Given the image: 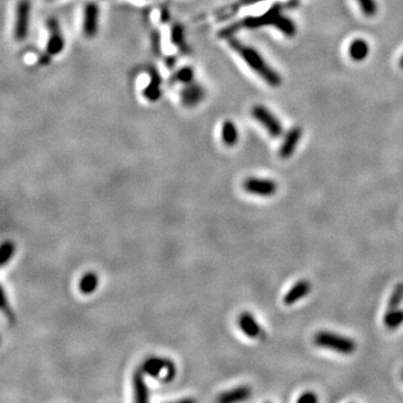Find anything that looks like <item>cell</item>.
<instances>
[{
  "mask_svg": "<svg viewBox=\"0 0 403 403\" xmlns=\"http://www.w3.org/2000/svg\"><path fill=\"white\" fill-rule=\"evenodd\" d=\"M228 45H230V47L232 49H234V51L243 58L244 62L255 72V73L259 76H261L264 82L271 85L273 88L280 87L282 83L280 74L278 73L277 71L273 70L272 67L264 61V58L258 51H255L252 47L246 46V45L241 43L240 40H237L235 38H230V40H228Z\"/></svg>",
  "mask_w": 403,
  "mask_h": 403,
  "instance_id": "obj_1",
  "label": "cell"
},
{
  "mask_svg": "<svg viewBox=\"0 0 403 403\" xmlns=\"http://www.w3.org/2000/svg\"><path fill=\"white\" fill-rule=\"evenodd\" d=\"M299 4V0H288L286 2H277L275 4H272V7L269 9L268 11H266L262 15L260 16H253V17H246L243 20H240L233 24L231 26L226 27L225 29H223L219 36L221 37H231V36L239 31L241 29L244 28H259V27L266 26V25H273L276 26V24L279 20V18L282 16V12L287 9H294Z\"/></svg>",
  "mask_w": 403,
  "mask_h": 403,
  "instance_id": "obj_2",
  "label": "cell"
},
{
  "mask_svg": "<svg viewBox=\"0 0 403 403\" xmlns=\"http://www.w3.org/2000/svg\"><path fill=\"white\" fill-rule=\"evenodd\" d=\"M313 343L318 347L330 349L343 355H349L356 349V344L352 338L327 330L318 331L313 337Z\"/></svg>",
  "mask_w": 403,
  "mask_h": 403,
  "instance_id": "obj_3",
  "label": "cell"
},
{
  "mask_svg": "<svg viewBox=\"0 0 403 403\" xmlns=\"http://www.w3.org/2000/svg\"><path fill=\"white\" fill-rule=\"evenodd\" d=\"M141 370L145 372L146 375H149L151 378L160 379L161 372L166 371L168 375V382H172L176 376V365L175 363L166 357H159V356H151L142 363Z\"/></svg>",
  "mask_w": 403,
  "mask_h": 403,
  "instance_id": "obj_4",
  "label": "cell"
},
{
  "mask_svg": "<svg viewBox=\"0 0 403 403\" xmlns=\"http://www.w3.org/2000/svg\"><path fill=\"white\" fill-rule=\"evenodd\" d=\"M251 114H252L254 120H257L259 123L262 124V127L267 130L271 137L279 138L282 136L284 128H282L281 122L266 106L260 104L254 105L251 110Z\"/></svg>",
  "mask_w": 403,
  "mask_h": 403,
  "instance_id": "obj_5",
  "label": "cell"
},
{
  "mask_svg": "<svg viewBox=\"0 0 403 403\" xmlns=\"http://www.w3.org/2000/svg\"><path fill=\"white\" fill-rule=\"evenodd\" d=\"M30 2L29 0H19L16 6L15 26H13V36L16 40L21 42L26 39L29 30L30 21Z\"/></svg>",
  "mask_w": 403,
  "mask_h": 403,
  "instance_id": "obj_6",
  "label": "cell"
},
{
  "mask_svg": "<svg viewBox=\"0 0 403 403\" xmlns=\"http://www.w3.org/2000/svg\"><path fill=\"white\" fill-rule=\"evenodd\" d=\"M49 37L46 45V53L48 55L56 56L64 51L65 39L62 34L60 22L55 18H49L46 22Z\"/></svg>",
  "mask_w": 403,
  "mask_h": 403,
  "instance_id": "obj_7",
  "label": "cell"
},
{
  "mask_svg": "<svg viewBox=\"0 0 403 403\" xmlns=\"http://www.w3.org/2000/svg\"><path fill=\"white\" fill-rule=\"evenodd\" d=\"M243 188L249 194L269 197L276 194L278 186L277 183L272 179L249 177L244 181Z\"/></svg>",
  "mask_w": 403,
  "mask_h": 403,
  "instance_id": "obj_8",
  "label": "cell"
},
{
  "mask_svg": "<svg viewBox=\"0 0 403 403\" xmlns=\"http://www.w3.org/2000/svg\"><path fill=\"white\" fill-rule=\"evenodd\" d=\"M237 325L242 333L248 336L250 338H259L263 334L262 327L259 325V322L255 319L252 313L248 311L242 312L237 318Z\"/></svg>",
  "mask_w": 403,
  "mask_h": 403,
  "instance_id": "obj_9",
  "label": "cell"
},
{
  "mask_svg": "<svg viewBox=\"0 0 403 403\" xmlns=\"http://www.w3.org/2000/svg\"><path fill=\"white\" fill-rule=\"evenodd\" d=\"M99 7L96 2H88L84 8L83 33L88 38H92L98 31Z\"/></svg>",
  "mask_w": 403,
  "mask_h": 403,
  "instance_id": "obj_10",
  "label": "cell"
},
{
  "mask_svg": "<svg viewBox=\"0 0 403 403\" xmlns=\"http://www.w3.org/2000/svg\"><path fill=\"white\" fill-rule=\"evenodd\" d=\"M302 130L300 127L291 128L285 136L284 142L279 149V156L282 159L290 158L294 155L296 148L298 147V143L302 139Z\"/></svg>",
  "mask_w": 403,
  "mask_h": 403,
  "instance_id": "obj_11",
  "label": "cell"
},
{
  "mask_svg": "<svg viewBox=\"0 0 403 403\" xmlns=\"http://www.w3.org/2000/svg\"><path fill=\"white\" fill-rule=\"evenodd\" d=\"M205 97V90L200 84L192 82L185 84L181 92V101L185 106L192 107L199 104Z\"/></svg>",
  "mask_w": 403,
  "mask_h": 403,
  "instance_id": "obj_12",
  "label": "cell"
},
{
  "mask_svg": "<svg viewBox=\"0 0 403 403\" xmlns=\"http://www.w3.org/2000/svg\"><path fill=\"white\" fill-rule=\"evenodd\" d=\"M145 372L139 367L133 372L132 375V385L134 391V401L138 403H146L149 401V390L145 381Z\"/></svg>",
  "mask_w": 403,
  "mask_h": 403,
  "instance_id": "obj_13",
  "label": "cell"
},
{
  "mask_svg": "<svg viewBox=\"0 0 403 403\" xmlns=\"http://www.w3.org/2000/svg\"><path fill=\"white\" fill-rule=\"evenodd\" d=\"M311 285L308 280H300L291 287L288 293L285 295L284 297V303L287 306H291L295 302H299L300 299L306 297V296L310 293Z\"/></svg>",
  "mask_w": 403,
  "mask_h": 403,
  "instance_id": "obj_14",
  "label": "cell"
},
{
  "mask_svg": "<svg viewBox=\"0 0 403 403\" xmlns=\"http://www.w3.org/2000/svg\"><path fill=\"white\" fill-rule=\"evenodd\" d=\"M251 389L248 385H242V387H237L235 389L228 390L226 392H223L219 394L217 398L218 402L222 403H233V402H240L245 401L251 397Z\"/></svg>",
  "mask_w": 403,
  "mask_h": 403,
  "instance_id": "obj_15",
  "label": "cell"
},
{
  "mask_svg": "<svg viewBox=\"0 0 403 403\" xmlns=\"http://www.w3.org/2000/svg\"><path fill=\"white\" fill-rule=\"evenodd\" d=\"M370 54V45L363 38L354 39L349 44L348 55L353 61L362 62L369 56Z\"/></svg>",
  "mask_w": 403,
  "mask_h": 403,
  "instance_id": "obj_16",
  "label": "cell"
},
{
  "mask_svg": "<svg viewBox=\"0 0 403 403\" xmlns=\"http://www.w3.org/2000/svg\"><path fill=\"white\" fill-rule=\"evenodd\" d=\"M221 138L224 145L227 147L235 146L239 141V130L233 121L226 120L222 123Z\"/></svg>",
  "mask_w": 403,
  "mask_h": 403,
  "instance_id": "obj_17",
  "label": "cell"
},
{
  "mask_svg": "<svg viewBox=\"0 0 403 403\" xmlns=\"http://www.w3.org/2000/svg\"><path fill=\"white\" fill-rule=\"evenodd\" d=\"M160 83L161 79L159 74L157 73L156 70H152L150 72V82L147 85L145 91H143V96L151 102H156L161 96L160 92Z\"/></svg>",
  "mask_w": 403,
  "mask_h": 403,
  "instance_id": "obj_18",
  "label": "cell"
},
{
  "mask_svg": "<svg viewBox=\"0 0 403 403\" xmlns=\"http://www.w3.org/2000/svg\"><path fill=\"white\" fill-rule=\"evenodd\" d=\"M99 285V278L97 273L87 272L81 278L79 282V289L84 295H90L97 290Z\"/></svg>",
  "mask_w": 403,
  "mask_h": 403,
  "instance_id": "obj_19",
  "label": "cell"
},
{
  "mask_svg": "<svg viewBox=\"0 0 403 403\" xmlns=\"http://www.w3.org/2000/svg\"><path fill=\"white\" fill-rule=\"evenodd\" d=\"M384 325L389 329H396L403 324V310L402 309H389L383 317Z\"/></svg>",
  "mask_w": 403,
  "mask_h": 403,
  "instance_id": "obj_20",
  "label": "cell"
},
{
  "mask_svg": "<svg viewBox=\"0 0 403 403\" xmlns=\"http://www.w3.org/2000/svg\"><path fill=\"white\" fill-rule=\"evenodd\" d=\"M15 251L16 245L10 240L4 241L1 244V248H0V266H1V268L10 262L13 254H15Z\"/></svg>",
  "mask_w": 403,
  "mask_h": 403,
  "instance_id": "obj_21",
  "label": "cell"
},
{
  "mask_svg": "<svg viewBox=\"0 0 403 403\" xmlns=\"http://www.w3.org/2000/svg\"><path fill=\"white\" fill-rule=\"evenodd\" d=\"M276 28L279 29L281 33H284L287 37H294L296 33H297V27H296L295 22L289 17H286L284 15L278 20L276 24Z\"/></svg>",
  "mask_w": 403,
  "mask_h": 403,
  "instance_id": "obj_22",
  "label": "cell"
},
{
  "mask_svg": "<svg viewBox=\"0 0 403 403\" xmlns=\"http://www.w3.org/2000/svg\"><path fill=\"white\" fill-rule=\"evenodd\" d=\"M194 80V71L190 66H184L177 71L174 75L175 82H181L183 84H190Z\"/></svg>",
  "mask_w": 403,
  "mask_h": 403,
  "instance_id": "obj_23",
  "label": "cell"
},
{
  "mask_svg": "<svg viewBox=\"0 0 403 403\" xmlns=\"http://www.w3.org/2000/svg\"><path fill=\"white\" fill-rule=\"evenodd\" d=\"M403 300V284H398L392 291L389 299V309H396Z\"/></svg>",
  "mask_w": 403,
  "mask_h": 403,
  "instance_id": "obj_24",
  "label": "cell"
},
{
  "mask_svg": "<svg viewBox=\"0 0 403 403\" xmlns=\"http://www.w3.org/2000/svg\"><path fill=\"white\" fill-rule=\"evenodd\" d=\"M1 310L4 313V316L7 317L9 322H10V324H15V321H16L15 313H13L10 303H9V302H8L7 295H6V293H4L3 288H1Z\"/></svg>",
  "mask_w": 403,
  "mask_h": 403,
  "instance_id": "obj_25",
  "label": "cell"
},
{
  "mask_svg": "<svg viewBox=\"0 0 403 403\" xmlns=\"http://www.w3.org/2000/svg\"><path fill=\"white\" fill-rule=\"evenodd\" d=\"M360 4L362 12L367 17L374 16L378 12V3L375 0H356Z\"/></svg>",
  "mask_w": 403,
  "mask_h": 403,
  "instance_id": "obj_26",
  "label": "cell"
},
{
  "mask_svg": "<svg viewBox=\"0 0 403 403\" xmlns=\"http://www.w3.org/2000/svg\"><path fill=\"white\" fill-rule=\"evenodd\" d=\"M172 39L175 44L178 46L182 45L184 42V29L181 25H175L172 30Z\"/></svg>",
  "mask_w": 403,
  "mask_h": 403,
  "instance_id": "obj_27",
  "label": "cell"
},
{
  "mask_svg": "<svg viewBox=\"0 0 403 403\" xmlns=\"http://www.w3.org/2000/svg\"><path fill=\"white\" fill-rule=\"evenodd\" d=\"M317 401H318L317 396L315 393L310 392V391L303 392L297 400L298 403H316Z\"/></svg>",
  "mask_w": 403,
  "mask_h": 403,
  "instance_id": "obj_28",
  "label": "cell"
},
{
  "mask_svg": "<svg viewBox=\"0 0 403 403\" xmlns=\"http://www.w3.org/2000/svg\"><path fill=\"white\" fill-rule=\"evenodd\" d=\"M261 1H264V0H241L240 1V4H243V6H245V4H254V3H258V2H261Z\"/></svg>",
  "mask_w": 403,
  "mask_h": 403,
  "instance_id": "obj_29",
  "label": "cell"
},
{
  "mask_svg": "<svg viewBox=\"0 0 403 403\" xmlns=\"http://www.w3.org/2000/svg\"><path fill=\"white\" fill-rule=\"evenodd\" d=\"M399 65H400L401 69H403V55L400 57V61H399Z\"/></svg>",
  "mask_w": 403,
  "mask_h": 403,
  "instance_id": "obj_30",
  "label": "cell"
},
{
  "mask_svg": "<svg viewBox=\"0 0 403 403\" xmlns=\"http://www.w3.org/2000/svg\"><path fill=\"white\" fill-rule=\"evenodd\" d=\"M402 379H403V371H402Z\"/></svg>",
  "mask_w": 403,
  "mask_h": 403,
  "instance_id": "obj_31",
  "label": "cell"
}]
</instances>
